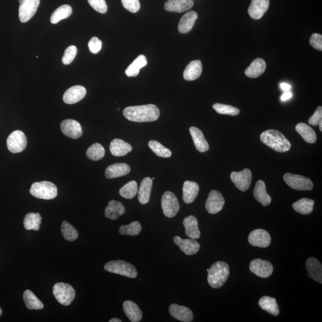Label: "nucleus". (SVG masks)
Returning a JSON list of instances; mask_svg holds the SVG:
<instances>
[{
    "label": "nucleus",
    "instance_id": "nucleus-1",
    "mask_svg": "<svg viewBox=\"0 0 322 322\" xmlns=\"http://www.w3.org/2000/svg\"><path fill=\"white\" fill-rule=\"evenodd\" d=\"M123 114L129 121L147 122L157 120L160 115V111L157 106L149 104L127 107L124 110Z\"/></svg>",
    "mask_w": 322,
    "mask_h": 322
},
{
    "label": "nucleus",
    "instance_id": "nucleus-2",
    "mask_svg": "<svg viewBox=\"0 0 322 322\" xmlns=\"http://www.w3.org/2000/svg\"><path fill=\"white\" fill-rule=\"evenodd\" d=\"M261 141L270 148L278 152H286L291 148V144L283 134L278 130H268L260 135Z\"/></svg>",
    "mask_w": 322,
    "mask_h": 322
},
{
    "label": "nucleus",
    "instance_id": "nucleus-3",
    "mask_svg": "<svg viewBox=\"0 0 322 322\" xmlns=\"http://www.w3.org/2000/svg\"><path fill=\"white\" fill-rule=\"evenodd\" d=\"M208 282L210 287L219 289L228 280L230 275L229 266L225 262H217L213 264L208 272Z\"/></svg>",
    "mask_w": 322,
    "mask_h": 322
},
{
    "label": "nucleus",
    "instance_id": "nucleus-4",
    "mask_svg": "<svg viewBox=\"0 0 322 322\" xmlns=\"http://www.w3.org/2000/svg\"><path fill=\"white\" fill-rule=\"evenodd\" d=\"M30 193L36 198L50 200L56 197L57 189L53 183L44 181L33 183Z\"/></svg>",
    "mask_w": 322,
    "mask_h": 322
},
{
    "label": "nucleus",
    "instance_id": "nucleus-5",
    "mask_svg": "<svg viewBox=\"0 0 322 322\" xmlns=\"http://www.w3.org/2000/svg\"><path fill=\"white\" fill-rule=\"evenodd\" d=\"M105 269L112 274H118L129 278L134 279L137 277L136 268L125 261H111L106 264Z\"/></svg>",
    "mask_w": 322,
    "mask_h": 322
},
{
    "label": "nucleus",
    "instance_id": "nucleus-6",
    "mask_svg": "<svg viewBox=\"0 0 322 322\" xmlns=\"http://www.w3.org/2000/svg\"><path fill=\"white\" fill-rule=\"evenodd\" d=\"M53 293L57 302L63 306L70 305L75 297V291L71 285L63 282L54 285Z\"/></svg>",
    "mask_w": 322,
    "mask_h": 322
},
{
    "label": "nucleus",
    "instance_id": "nucleus-7",
    "mask_svg": "<svg viewBox=\"0 0 322 322\" xmlns=\"http://www.w3.org/2000/svg\"><path fill=\"white\" fill-rule=\"evenodd\" d=\"M284 180L290 188L297 191H311L314 188V183L311 179L300 175L287 173Z\"/></svg>",
    "mask_w": 322,
    "mask_h": 322
},
{
    "label": "nucleus",
    "instance_id": "nucleus-8",
    "mask_svg": "<svg viewBox=\"0 0 322 322\" xmlns=\"http://www.w3.org/2000/svg\"><path fill=\"white\" fill-rule=\"evenodd\" d=\"M161 207L165 216L173 218L176 216L180 210L179 201L173 192H165L162 195Z\"/></svg>",
    "mask_w": 322,
    "mask_h": 322
},
{
    "label": "nucleus",
    "instance_id": "nucleus-9",
    "mask_svg": "<svg viewBox=\"0 0 322 322\" xmlns=\"http://www.w3.org/2000/svg\"><path fill=\"white\" fill-rule=\"evenodd\" d=\"M27 139L23 132L16 130L9 135L7 140V146L9 151L13 153L22 152L26 148Z\"/></svg>",
    "mask_w": 322,
    "mask_h": 322
},
{
    "label": "nucleus",
    "instance_id": "nucleus-10",
    "mask_svg": "<svg viewBox=\"0 0 322 322\" xmlns=\"http://www.w3.org/2000/svg\"><path fill=\"white\" fill-rule=\"evenodd\" d=\"M231 179L239 190L247 191L252 182V173L248 168L239 172L234 171L231 174Z\"/></svg>",
    "mask_w": 322,
    "mask_h": 322
},
{
    "label": "nucleus",
    "instance_id": "nucleus-11",
    "mask_svg": "<svg viewBox=\"0 0 322 322\" xmlns=\"http://www.w3.org/2000/svg\"><path fill=\"white\" fill-rule=\"evenodd\" d=\"M40 0H21L19 9L20 21L25 23L34 16Z\"/></svg>",
    "mask_w": 322,
    "mask_h": 322
},
{
    "label": "nucleus",
    "instance_id": "nucleus-12",
    "mask_svg": "<svg viewBox=\"0 0 322 322\" xmlns=\"http://www.w3.org/2000/svg\"><path fill=\"white\" fill-rule=\"evenodd\" d=\"M250 269L258 277L268 278L272 275L274 267L269 261L255 259L251 262Z\"/></svg>",
    "mask_w": 322,
    "mask_h": 322
},
{
    "label": "nucleus",
    "instance_id": "nucleus-13",
    "mask_svg": "<svg viewBox=\"0 0 322 322\" xmlns=\"http://www.w3.org/2000/svg\"><path fill=\"white\" fill-rule=\"evenodd\" d=\"M225 204V198L220 192L213 190L209 193L205 208L208 213L211 214H216L222 210Z\"/></svg>",
    "mask_w": 322,
    "mask_h": 322
},
{
    "label": "nucleus",
    "instance_id": "nucleus-14",
    "mask_svg": "<svg viewBox=\"0 0 322 322\" xmlns=\"http://www.w3.org/2000/svg\"><path fill=\"white\" fill-rule=\"evenodd\" d=\"M248 242L254 247L267 248L271 245V236L263 229H256L250 233Z\"/></svg>",
    "mask_w": 322,
    "mask_h": 322
},
{
    "label": "nucleus",
    "instance_id": "nucleus-15",
    "mask_svg": "<svg viewBox=\"0 0 322 322\" xmlns=\"http://www.w3.org/2000/svg\"><path fill=\"white\" fill-rule=\"evenodd\" d=\"M61 130L67 137L72 139H77L82 135V130L80 124L74 119H66L60 124Z\"/></svg>",
    "mask_w": 322,
    "mask_h": 322
},
{
    "label": "nucleus",
    "instance_id": "nucleus-16",
    "mask_svg": "<svg viewBox=\"0 0 322 322\" xmlns=\"http://www.w3.org/2000/svg\"><path fill=\"white\" fill-rule=\"evenodd\" d=\"M174 242L187 256L194 255L200 249V245L195 239H184L177 236H175Z\"/></svg>",
    "mask_w": 322,
    "mask_h": 322
},
{
    "label": "nucleus",
    "instance_id": "nucleus-17",
    "mask_svg": "<svg viewBox=\"0 0 322 322\" xmlns=\"http://www.w3.org/2000/svg\"><path fill=\"white\" fill-rule=\"evenodd\" d=\"M169 312L172 317L184 322H191L193 320L191 310L187 307L172 304L169 307Z\"/></svg>",
    "mask_w": 322,
    "mask_h": 322
},
{
    "label": "nucleus",
    "instance_id": "nucleus-18",
    "mask_svg": "<svg viewBox=\"0 0 322 322\" xmlns=\"http://www.w3.org/2000/svg\"><path fill=\"white\" fill-rule=\"evenodd\" d=\"M87 94L85 87L81 85H75L70 87L64 93L63 100L66 104H75L83 99Z\"/></svg>",
    "mask_w": 322,
    "mask_h": 322
},
{
    "label": "nucleus",
    "instance_id": "nucleus-19",
    "mask_svg": "<svg viewBox=\"0 0 322 322\" xmlns=\"http://www.w3.org/2000/svg\"><path fill=\"white\" fill-rule=\"evenodd\" d=\"M269 5V0H252L248 8V14L254 19H260L268 11Z\"/></svg>",
    "mask_w": 322,
    "mask_h": 322
},
{
    "label": "nucleus",
    "instance_id": "nucleus-20",
    "mask_svg": "<svg viewBox=\"0 0 322 322\" xmlns=\"http://www.w3.org/2000/svg\"><path fill=\"white\" fill-rule=\"evenodd\" d=\"M194 2L193 0H168L165 3V10L176 13H183L192 8Z\"/></svg>",
    "mask_w": 322,
    "mask_h": 322
},
{
    "label": "nucleus",
    "instance_id": "nucleus-21",
    "mask_svg": "<svg viewBox=\"0 0 322 322\" xmlns=\"http://www.w3.org/2000/svg\"><path fill=\"white\" fill-rule=\"evenodd\" d=\"M306 267L308 272V277L322 284V266L320 261L315 258H309L307 260Z\"/></svg>",
    "mask_w": 322,
    "mask_h": 322
},
{
    "label": "nucleus",
    "instance_id": "nucleus-22",
    "mask_svg": "<svg viewBox=\"0 0 322 322\" xmlns=\"http://www.w3.org/2000/svg\"><path fill=\"white\" fill-rule=\"evenodd\" d=\"M123 311L128 320L132 322H139L143 318L142 312L139 307L132 301L127 300L122 306Z\"/></svg>",
    "mask_w": 322,
    "mask_h": 322
},
{
    "label": "nucleus",
    "instance_id": "nucleus-23",
    "mask_svg": "<svg viewBox=\"0 0 322 322\" xmlns=\"http://www.w3.org/2000/svg\"><path fill=\"white\" fill-rule=\"evenodd\" d=\"M130 167L125 163H116L109 165L105 171V176L107 179H115L128 174L130 173Z\"/></svg>",
    "mask_w": 322,
    "mask_h": 322
},
{
    "label": "nucleus",
    "instance_id": "nucleus-24",
    "mask_svg": "<svg viewBox=\"0 0 322 322\" xmlns=\"http://www.w3.org/2000/svg\"><path fill=\"white\" fill-rule=\"evenodd\" d=\"M199 186L197 183L186 181L183 188V199L187 204H192L198 195Z\"/></svg>",
    "mask_w": 322,
    "mask_h": 322
},
{
    "label": "nucleus",
    "instance_id": "nucleus-25",
    "mask_svg": "<svg viewBox=\"0 0 322 322\" xmlns=\"http://www.w3.org/2000/svg\"><path fill=\"white\" fill-rule=\"evenodd\" d=\"M125 213V208L121 202L110 200L105 208V217L110 220H116Z\"/></svg>",
    "mask_w": 322,
    "mask_h": 322
},
{
    "label": "nucleus",
    "instance_id": "nucleus-26",
    "mask_svg": "<svg viewBox=\"0 0 322 322\" xmlns=\"http://www.w3.org/2000/svg\"><path fill=\"white\" fill-rule=\"evenodd\" d=\"M189 131L196 149L200 152L208 151L210 149L209 144L208 143L207 141L205 139L203 133L201 130L195 127H191L189 128Z\"/></svg>",
    "mask_w": 322,
    "mask_h": 322
},
{
    "label": "nucleus",
    "instance_id": "nucleus-27",
    "mask_svg": "<svg viewBox=\"0 0 322 322\" xmlns=\"http://www.w3.org/2000/svg\"><path fill=\"white\" fill-rule=\"evenodd\" d=\"M153 180L150 177H146L141 182L139 190H138V199L142 205L148 204L151 194Z\"/></svg>",
    "mask_w": 322,
    "mask_h": 322
},
{
    "label": "nucleus",
    "instance_id": "nucleus-28",
    "mask_svg": "<svg viewBox=\"0 0 322 322\" xmlns=\"http://www.w3.org/2000/svg\"><path fill=\"white\" fill-rule=\"evenodd\" d=\"M110 153L115 156H124L130 153L133 148L130 144L124 142L123 140L115 139L110 144Z\"/></svg>",
    "mask_w": 322,
    "mask_h": 322
},
{
    "label": "nucleus",
    "instance_id": "nucleus-29",
    "mask_svg": "<svg viewBox=\"0 0 322 322\" xmlns=\"http://www.w3.org/2000/svg\"><path fill=\"white\" fill-rule=\"evenodd\" d=\"M183 225L186 234L189 238L195 240L200 238L201 232L198 228V220L195 217L189 216L185 218L183 220Z\"/></svg>",
    "mask_w": 322,
    "mask_h": 322
},
{
    "label": "nucleus",
    "instance_id": "nucleus-30",
    "mask_svg": "<svg viewBox=\"0 0 322 322\" xmlns=\"http://www.w3.org/2000/svg\"><path fill=\"white\" fill-rule=\"evenodd\" d=\"M254 196L256 200L263 206H268L272 202L271 196L266 191V184L263 180H259L254 190Z\"/></svg>",
    "mask_w": 322,
    "mask_h": 322
},
{
    "label": "nucleus",
    "instance_id": "nucleus-31",
    "mask_svg": "<svg viewBox=\"0 0 322 322\" xmlns=\"http://www.w3.org/2000/svg\"><path fill=\"white\" fill-rule=\"evenodd\" d=\"M202 72V64L200 60L192 61L186 66L183 72V77L187 81H194L199 78Z\"/></svg>",
    "mask_w": 322,
    "mask_h": 322
},
{
    "label": "nucleus",
    "instance_id": "nucleus-32",
    "mask_svg": "<svg viewBox=\"0 0 322 322\" xmlns=\"http://www.w3.org/2000/svg\"><path fill=\"white\" fill-rule=\"evenodd\" d=\"M198 17V15L196 11L188 12L181 18L178 26L179 31L182 33H186L191 31Z\"/></svg>",
    "mask_w": 322,
    "mask_h": 322
},
{
    "label": "nucleus",
    "instance_id": "nucleus-33",
    "mask_svg": "<svg viewBox=\"0 0 322 322\" xmlns=\"http://www.w3.org/2000/svg\"><path fill=\"white\" fill-rule=\"evenodd\" d=\"M266 69V63L261 58L253 61L250 66L245 70V73L248 77L256 78L262 75Z\"/></svg>",
    "mask_w": 322,
    "mask_h": 322
},
{
    "label": "nucleus",
    "instance_id": "nucleus-34",
    "mask_svg": "<svg viewBox=\"0 0 322 322\" xmlns=\"http://www.w3.org/2000/svg\"><path fill=\"white\" fill-rule=\"evenodd\" d=\"M259 305L263 311L275 317H277L279 314V308L277 300L269 296L263 297L259 302Z\"/></svg>",
    "mask_w": 322,
    "mask_h": 322
},
{
    "label": "nucleus",
    "instance_id": "nucleus-35",
    "mask_svg": "<svg viewBox=\"0 0 322 322\" xmlns=\"http://www.w3.org/2000/svg\"><path fill=\"white\" fill-rule=\"evenodd\" d=\"M296 130L306 142L313 144L317 142V137L315 131L308 124L300 122L296 125Z\"/></svg>",
    "mask_w": 322,
    "mask_h": 322
},
{
    "label": "nucleus",
    "instance_id": "nucleus-36",
    "mask_svg": "<svg viewBox=\"0 0 322 322\" xmlns=\"http://www.w3.org/2000/svg\"><path fill=\"white\" fill-rule=\"evenodd\" d=\"M147 64H148V60L146 56L141 54L125 70V74L129 77L137 76L139 75L140 69L146 66Z\"/></svg>",
    "mask_w": 322,
    "mask_h": 322
},
{
    "label": "nucleus",
    "instance_id": "nucleus-37",
    "mask_svg": "<svg viewBox=\"0 0 322 322\" xmlns=\"http://www.w3.org/2000/svg\"><path fill=\"white\" fill-rule=\"evenodd\" d=\"M315 201L311 199L303 198L293 204L294 210L296 212L303 215H309L314 210Z\"/></svg>",
    "mask_w": 322,
    "mask_h": 322
},
{
    "label": "nucleus",
    "instance_id": "nucleus-38",
    "mask_svg": "<svg viewBox=\"0 0 322 322\" xmlns=\"http://www.w3.org/2000/svg\"><path fill=\"white\" fill-rule=\"evenodd\" d=\"M41 216L39 213H29L24 218L23 225L26 230L37 231L40 228Z\"/></svg>",
    "mask_w": 322,
    "mask_h": 322
},
{
    "label": "nucleus",
    "instance_id": "nucleus-39",
    "mask_svg": "<svg viewBox=\"0 0 322 322\" xmlns=\"http://www.w3.org/2000/svg\"><path fill=\"white\" fill-rule=\"evenodd\" d=\"M23 299L26 308L29 310H41L44 308L42 303L31 291H24Z\"/></svg>",
    "mask_w": 322,
    "mask_h": 322
},
{
    "label": "nucleus",
    "instance_id": "nucleus-40",
    "mask_svg": "<svg viewBox=\"0 0 322 322\" xmlns=\"http://www.w3.org/2000/svg\"><path fill=\"white\" fill-rule=\"evenodd\" d=\"M72 13V8L69 5H63L58 7L51 14L50 21L51 23L56 24L60 21L69 17Z\"/></svg>",
    "mask_w": 322,
    "mask_h": 322
},
{
    "label": "nucleus",
    "instance_id": "nucleus-41",
    "mask_svg": "<svg viewBox=\"0 0 322 322\" xmlns=\"http://www.w3.org/2000/svg\"><path fill=\"white\" fill-rule=\"evenodd\" d=\"M105 154V150L99 143H96L89 147L86 152L87 158L92 161H99L103 158Z\"/></svg>",
    "mask_w": 322,
    "mask_h": 322
},
{
    "label": "nucleus",
    "instance_id": "nucleus-42",
    "mask_svg": "<svg viewBox=\"0 0 322 322\" xmlns=\"http://www.w3.org/2000/svg\"><path fill=\"white\" fill-rule=\"evenodd\" d=\"M138 192V185L136 181L132 180L119 190V194L125 199H133Z\"/></svg>",
    "mask_w": 322,
    "mask_h": 322
},
{
    "label": "nucleus",
    "instance_id": "nucleus-43",
    "mask_svg": "<svg viewBox=\"0 0 322 322\" xmlns=\"http://www.w3.org/2000/svg\"><path fill=\"white\" fill-rule=\"evenodd\" d=\"M61 232L64 239L67 241H74L78 237V233L74 227L66 221H64L61 225Z\"/></svg>",
    "mask_w": 322,
    "mask_h": 322
},
{
    "label": "nucleus",
    "instance_id": "nucleus-44",
    "mask_svg": "<svg viewBox=\"0 0 322 322\" xmlns=\"http://www.w3.org/2000/svg\"><path fill=\"white\" fill-rule=\"evenodd\" d=\"M140 223L137 221L128 225L121 226L119 229V233L122 235L137 236L142 231Z\"/></svg>",
    "mask_w": 322,
    "mask_h": 322
},
{
    "label": "nucleus",
    "instance_id": "nucleus-45",
    "mask_svg": "<svg viewBox=\"0 0 322 322\" xmlns=\"http://www.w3.org/2000/svg\"><path fill=\"white\" fill-rule=\"evenodd\" d=\"M149 146L155 154L161 158H170L172 152L169 149L165 148L157 141L151 140L149 142Z\"/></svg>",
    "mask_w": 322,
    "mask_h": 322
},
{
    "label": "nucleus",
    "instance_id": "nucleus-46",
    "mask_svg": "<svg viewBox=\"0 0 322 322\" xmlns=\"http://www.w3.org/2000/svg\"><path fill=\"white\" fill-rule=\"evenodd\" d=\"M213 109L220 114L236 116L239 114L240 110L234 106L223 104L216 103L213 106Z\"/></svg>",
    "mask_w": 322,
    "mask_h": 322
},
{
    "label": "nucleus",
    "instance_id": "nucleus-47",
    "mask_svg": "<svg viewBox=\"0 0 322 322\" xmlns=\"http://www.w3.org/2000/svg\"><path fill=\"white\" fill-rule=\"evenodd\" d=\"M77 54V48L75 45H70L66 49L62 57V62L64 64H69L74 60Z\"/></svg>",
    "mask_w": 322,
    "mask_h": 322
},
{
    "label": "nucleus",
    "instance_id": "nucleus-48",
    "mask_svg": "<svg viewBox=\"0 0 322 322\" xmlns=\"http://www.w3.org/2000/svg\"><path fill=\"white\" fill-rule=\"evenodd\" d=\"M89 4L95 10L100 13H106L107 11V5L105 0H88Z\"/></svg>",
    "mask_w": 322,
    "mask_h": 322
},
{
    "label": "nucleus",
    "instance_id": "nucleus-49",
    "mask_svg": "<svg viewBox=\"0 0 322 322\" xmlns=\"http://www.w3.org/2000/svg\"><path fill=\"white\" fill-rule=\"evenodd\" d=\"M124 7L131 13H136L140 10L139 0H121Z\"/></svg>",
    "mask_w": 322,
    "mask_h": 322
},
{
    "label": "nucleus",
    "instance_id": "nucleus-50",
    "mask_svg": "<svg viewBox=\"0 0 322 322\" xmlns=\"http://www.w3.org/2000/svg\"><path fill=\"white\" fill-rule=\"evenodd\" d=\"M102 47V42L99 38L94 36L88 42V48L92 53H99Z\"/></svg>",
    "mask_w": 322,
    "mask_h": 322
},
{
    "label": "nucleus",
    "instance_id": "nucleus-51",
    "mask_svg": "<svg viewBox=\"0 0 322 322\" xmlns=\"http://www.w3.org/2000/svg\"><path fill=\"white\" fill-rule=\"evenodd\" d=\"M310 44L316 50H322V35L319 33H314L310 39Z\"/></svg>",
    "mask_w": 322,
    "mask_h": 322
},
{
    "label": "nucleus",
    "instance_id": "nucleus-52",
    "mask_svg": "<svg viewBox=\"0 0 322 322\" xmlns=\"http://www.w3.org/2000/svg\"><path fill=\"white\" fill-rule=\"evenodd\" d=\"M322 121V107L319 106L314 115L309 119V124L317 126Z\"/></svg>",
    "mask_w": 322,
    "mask_h": 322
},
{
    "label": "nucleus",
    "instance_id": "nucleus-53",
    "mask_svg": "<svg viewBox=\"0 0 322 322\" xmlns=\"http://www.w3.org/2000/svg\"><path fill=\"white\" fill-rule=\"evenodd\" d=\"M293 96V94L291 93V92L288 91L285 92V93L282 95L281 96V100L282 101H286L288 99H290V98L292 97Z\"/></svg>",
    "mask_w": 322,
    "mask_h": 322
},
{
    "label": "nucleus",
    "instance_id": "nucleus-54",
    "mask_svg": "<svg viewBox=\"0 0 322 322\" xmlns=\"http://www.w3.org/2000/svg\"><path fill=\"white\" fill-rule=\"evenodd\" d=\"M281 87L285 91H290L291 87V85L286 83H282L281 84Z\"/></svg>",
    "mask_w": 322,
    "mask_h": 322
},
{
    "label": "nucleus",
    "instance_id": "nucleus-55",
    "mask_svg": "<svg viewBox=\"0 0 322 322\" xmlns=\"http://www.w3.org/2000/svg\"><path fill=\"white\" fill-rule=\"evenodd\" d=\"M121 320L118 318H113L109 321V322H121Z\"/></svg>",
    "mask_w": 322,
    "mask_h": 322
},
{
    "label": "nucleus",
    "instance_id": "nucleus-56",
    "mask_svg": "<svg viewBox=\"0 0 322 322\" xmlns=\"http://www.w3.org/2000/svg\"><path fill=\"white\" fill-rule=\"evenodd\" d=\"M319 125H320V130L321 131H322V121L320 122V124H319Z\"/></svg>",
    "mask_w": 322,
    "mask_h": 322
},
{
    "label": "nucleus",
    "instance_id": "nucleus-57",
    "mask_svg": "<svg viewBox=\"0 0 322 322\" xmlns=\"http://www.w3.org/2000/svg\"><path fill=\"white\" fill-rule=\"evenodd\" d=\"M2 315V310L1 308H0V316Z\"/></svg>",
    "mask_w": 322,
    "mask_h": 322
},
{
    "label": "nucleus",
    "instance_id": "nucleus-58",
    "mask_svg": "<svg viewBox=\"0 0 322 322\" xmlns=\"http://www.w3.org/2000/svg\"><path fill=\"white\" fill-rule=\"evenodd\" d=\"M209 271H210V269H207V272H209Z\"/></svg>",
    "mask_w": 322,
    "mask_h": 322
},
{
    "label": "nucleus",
    "instance_id": "nucleus-59",
    "mask_svg": "<svg viewBox=\"0 0 322 322\" xmlns=\"http://www.w3.org/2000/svg\"><path fill=\"white\" fill-rule=\"evenodd\" d=\"M21 2V0H19V2L20 3Z\"/></svg>",
    "mask_w": 322,
    "mask_h": 322
}]
</instances>
